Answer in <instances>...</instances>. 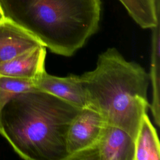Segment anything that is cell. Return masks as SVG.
<instances>
[{"label":"cell","instance_id":"cell-1","mask_svg":"<svg viewBox=\"0 0 160 160\" xmlns=\"http://www.w3.org/2000/svg\"><path fill=\"white\" fill-rule=\"evenodd\" d=\"M80 109L38 89L22 92L2 109L0 134L24 159L67 160V132Z\"/></svg>","mask_w":160,"mask_h":160},{"label":"cell","instance_id":"cell-2","mask_svg":"<svg viewBox=\"0 0 160 160\" xmlns=\"http://www.w3.org/2000/svg\"><path fill=\"white\" fill-rule=\"evenodd\" d=\"M5 18L52 52L71 56L96 32L101 0H0Z\"/></svg>","mask_w":160,"mask_h":160},{"label":"cell","instance_id":"cell-3","mask_svg":"<svg viewBox=\"0 0 160 160\" xmlns=\"http://www.w3.org/2000/svg\"><path fill=\"white\" fill-rule=\"evenodd\" d=\"M79 77L89 106L107 124L122 128L134 139L149 106V77L143 68L112 48L99 55L95 69Z\"/></svg>","mask_w":160,"mask_h":160},{"label":"cell","instance_id":"cell-4","mask_svg":"<svg viewBox=\"0 0 160 160\" xmlns=\"http://www.w3.org/2000/svg\"><path fill=\"white\" fill-rule=\"evenodd\" d=\"M107 123L101 114L88 106L74 118L66 135L67 160H79L98 144Z\"/></svg>","mask_w":160,"mask_h":160},{"label":"cell","instance_id":"cell-5","mask_svg":"<svg viewBox=\"0 0 160 160\" xmlns=\"http://www.w3.org/2000/svg\"><path fill=\"white\" fill-rule=\"evenodd\" d=\"M79 160H134V139L122 128L107 124L96 146Z\"/></svg>","mask_w":160,"mask_h":160},{"label":"cell","instance_id":"cell-6","mask_svg":"<svg viewBox=\"0 0 160 160\" xmlns=\"http://www.w3.org/2000/svg\"><path fill=\"white\" fill-rule=\"evenodd\" d=\"M35 85L38 89L52 94L79 109L89 106L86 92L79 76L70 74L66 77H58L45 71L35 79Z\"/></svg>","mask_w":160,"mask_h":160},{"label":"cell","instance_id":"cell-7","mask_svg":"<svg viewBox=\"0 0 160 160\" xmlns=\"http://www.w3.org/2000/svg\"><path fill=\"white\" fill-rule=\"evenodd\" d=\"M41 45L34 36L12 21L5 18L0 22V64Z\"/></svg>","mask_w":160,"mask_h":160},{"label":"cell","instance_id":"cell-8","mask_svg":"<svg viewBox=\"0 0 160 160\" xmlns=\"http://www.w3.org/2000/svg\"><path fill=\"white\" fill-rule=\"evenodd\" d=\"M46 54L42 45L28 51L0 64V76L35 80L46 71Z\"/></svg>","mask_w":160,"mask_h":160},{"label":"cell","instance_id":"cell-9","mask_svg":"<svg viewBox=\"0 0 160 160\" xmlns=\"http://www.w3.org/2000/svg\"><path fill=\"white\" fill-rule=\"evenodd\" d=\"M160 145L156 129L145 114L134 138V160H159Z\"/></svg>","mask_w":160,"mask_h":160},{"label":"cell","instance_id":"cell-10","mask_svg":"<svg viewBox=\"0 0 160 160\" xmlns=\"http://www.w3.org/2000/svg\"><path fill=\"white\" fill-rule=\"evenodd\" d=\"M119 1L141 28L152 29L159 22V0Z\"/></svg>","mask_w":160,"mask_h":160},{"label":"cell","instance_id":"cell-11","mask_svg":"<svg viewBox=\"0 0 160 160\" xmlns=\"http://www.w3.org/2000/svg\"><path fill=\"white\" fill-rule=\"evenodd\" d=\"M159 22L152 28L151 37V68L149 75L151 80L152 98L150 108L157 126H159Z\"/></svg>","mask_w":160,"mask_h":160},{"label":"cell","instance_id":"cell-12","mask_svg":"<svg viewBox=\"0 0 160 160\" xmlns=\"http://www.w3.org/2000/svg\"><path fill=\"white\" fill-rule=\"evenodd\" d=\"M36 89L35 80L0 76V113L5 104L15 95Z\"/></svg>","mask_w":160,"mask_h":160},{"label":"cell","instance_id":"cell-13","mask_svg":"<svg viewBox=\"0 0 160 160\" xmlns=\"http://www.w3.org/2000/svg\"><path fill=\"white\" fill-rule=\"evenodd\" d=\"M4 19H5V17H4L3 11H2V8H1V5H0V22L2 21V20H4Z\"/></svg>","mask_w":160,"mask_h":160}]
</instances>
